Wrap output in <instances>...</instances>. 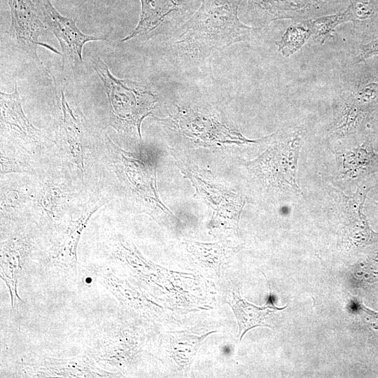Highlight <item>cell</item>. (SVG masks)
Listing matches in <instances>:
<instances>
[{
    "instance_id": "6da1fadb",
    "label": "cell",
    "mask_w": 378,
    "mask_h": 378,
    "mask_svg": "<svg viewBox=\"0 0 378 378\" xmlns=\"http://www.w3.org/2000/svg\"><path fill=\"white\" fill-rule=\"evenodd\" d=\"M241 0H202L183 26L176 43L193 55H206L234 43L250 41L262 27H251L238 18Z\"/></svg>"
},
{
    "instance_id": "7a4b0ae2",
    "label": "cell",
    "mask_w": 378,
    "mask_h": 378,
    "mask_svg": "<svg viewBox=\"0 0 378 378\" xmlns=\"http://www.w3.org/2000/svg\"><path fill=\"white\" fill-rule=\"evenodd\" d=\"M90 62L107 97L110 125L141 139V122L152 113L158 95L146 85L115 77L99 56L92 57Z\"/></svg>"
},
{
    "instance_id": "3957f363",
    "label": "cell",
    "mask_w": 378,
    "mask_h": 378,
    "mask_svg": "<svg viewBox=\"0 0 378 378\" xmlns=\"http://www.w3.org/2000/svg\"><path fill=\"white\" fill-rule=\"evenodd\" d=\"M281 138L255 160L246 164L248 171L267 187L301 194L296 181L297 166L304 132L280 131Z\"/></svg>"
},
{
    "instance_id": "277c9868",
    "label": "cell",
    "mask_w": 378,
    "mask_h": 378,
    "mask_svg": "<svg viewBox=\"0 0 378 378\" xmlns=\"http://www.w3.org/2000/svg\"><path fill=\"white\" fill-rule=\"evenodd\" d=\"M120 164L128 194L133 203L155 218H172V213L161 202L157 188L155 168L139 155L120 148L110 140Z\"/></svg>"
},
{
    "instance_id": "5b68a950",
    "label": "cell",
    "mask_w": 378,
    "mask_h": 378,
    "mask_svg": "<svg viewBox=\"0 0 378 378\" xmlns=\"http://www.w3.org/2000/svg\"><path fill=\"white\" fill-rule=\"evenodd\" d=\"M10 12V24L8 31L9 45L27 58L36 63L43 73L52 78L38 56V46H43L54 53L61 52L39 41L48 30L31 0H8Z\"/></svg>"
},
{
    "instance_id": "8992f818",
    "label": "cell",
    "mask_w": 378,
    "mask_h": 378,
    "mask_svg": "<svg viewBox=\"0 0 378 378\" xmlns=\"http://www.w3.org/2000/svg\"><path fill=\"white\" fill-rule=\"evenodd\" d=\"M41 17L48 30L57 39L62 57V69H68L76 80L83 74V49L89 41L106 40L102 35L83 33L74 19L60 14L50 0H35Z\"/></svg>"
},
{
    "instance_id": "52a82bcc",
    "label": "cell",
    "mask_w": 378,
    "mask_h": 378,
    "mask_svg": "<svg viewBox=\"0 0 378 378\" xmlns=\"http://www.w3.org/2000/svg\"><path fill=\"white\" fill-rule=\"evenodd\" d=\"M176 113L160 119L176 132L195 142L213 144H255L262 139L250 140L216 115L206 114L190 108L177 106Z\"/></svg>"
},
{
    "instance_id": "ba28073f",
    "label": "cell",
    "mask_w": 378,
    "mask_h": 378,
    "mask_svg": "<svg viewBox=\"0 0 378 378\" xmlns=\"http://www.w3.org/2000/svg\"><path fill=\"white\" fill-rule=\"evenodd\" d=\"M342 0H247V16L260 27L283 19L304 20L340 11Z\"/></svg>"
},
{
    "instance_id": "9c48e42d",
    "label": "cell",
    "mask_w": 378,
    "mask_h": 378,
    "mask_svg": "<svg viewBox=\"0 0 378 378\" xmlns=\"http://www.w3.org/2000/svg\"><path fill=\"white\" fill-rule=\"evenodd\" d=\"M174 158L181 172L195 188L199 197L212 209L211 226L237 230L245 200L239 194L204 178L197 171Z\"/></svg>"
},
{
    "instance_id": "30bf717a",
    "label": "cell",
    "mask_w": 378,
    "mask_h": 378,
    "mask_svg": "<svg viewBox=\"0 0 378 378\" xmlns=\"http://www.w3.org/2000/svg\"><path fill=\"white\" fill-rule=\"evenodd\" d=\"M0 103L1 135L29 152L41 148L43 135L26 116L16 82L12 92H0Z\"/></svg>"
},
{
    "instance_id": "8fae6325",
    "label": "cell",
    "mask_w": 378,
    "mask_h": 378,
    "mask_svg": "<svg viewBox=\"0 0 378 378\" xmlns=\"http://www.w3.org/2000/svg\"><path fill=\"white\" fill-rule=\"evenodd\" d=\"M61 116L58 128L59 139L77 169L83 174L86 150L93 135L91 127L84 116L76 112L60 89Z\"/></svg>"
},
{
    "instance_id": "7c38bea8",
    "label": "cell",
    "mask_w": 378,
    "mask_h": 378,
    "mask_svg": "<svg viewBox=\"0 0 378 378\" xmlns=\"http://www.w3.org/2000/svg\"><path fill=\"white\" fill-rule=\"evenodd\" d=\"M336 155L342 177L360 179L378 172V148L371 134L360 144Z\"/></svg>"
},
{
    "instance_id": "4fadbf2b",
    "label": "cell",
    "mask_w": 378,
    "mask_h": 378,
    "mask_svg": "<svg viewBox=\"0 0 378 378\" xmlns=\"http://www.w3.org/2000/svg\"><path fill=\"white\" fill-rule=\"evenodd\" d=\"M141 13L134 30L121 41L144 39L154 32L173 12L178 11L184 0H140Z\"/></svg>"
},
{
    "instance_id": "5bb4252c",
    "label": "cell",
    "mask_w": 378,
    "mask_h": 378,
    "mask_svg": "<svg viewBox=\"0 0 378 378\" xmlns=\"http://www.w3.org/2000/svg\"><path fill=\"white\" fill-rule=\"evenodd\" d=\"M374 116L375 114L357 104L347 92L340 100L331 133L343 136L363 131Z\"/></svg>"
},
{
    "instance_id": "9a60e30c",
    "label": "cell",
    "mask_w": 378,
    "mask_h": 378,
    "mask_svg": "<svg viewBox=\"0 0 378 378\" xmlns=\"http://www.w3.org/2000/svg\"><path fill=\"white\" fill-rule=\"evenodd\" d=\"M104 200L102 197H93L83 206L78 218L71 222L64 241L57 253L58 260L75 266L76 262V248L82 231L91 216L103 205Z\"/></svg>"
},
{
    "instance_id": "2e32d148",
    "label": "cell",
    "mask_w": 378,
    "mask_h": 378,
    "mask_svg": "<svg viewBox=\"0 0 378 378\" xmlns=\"http://www.w3.org/2000/svg\"><path fill=\"white\" fill-rule=\"evenodd\" d=\"M239 326L240 340L244 334L257 326L270 327L267 323L270 315L276 311L286 307L278 308L272 302H267L263 307H257L241 298L239 293H233L232 300L229 302Z\"/></svg>"
},
{
    "instance_id": "e0dca14e",
    "label": "cell",
    "mask_w": 378,
    "mask_h": 378,
    "mask_svg": "<svg viewBox=\"0 0 378 378\" xmlns=\"http://www.w3.org/2000/svg\"><path fill=\"white\" fill-rule=\"evenodd\" d=\"M64 183L59 180H48L39 191L36 203L41 210L51 218L59 214L67 200V190Z\"/></svg>"
},
{
    "instance_id": "ac0fdd59",
    "label": "cell",
    "mask_w": 378,
    "mask_h": 378,
    "mask_svg": "<svg viewBox=\"0 0 378 378\" xmlns=\"http://www.w3.org/2000/svg\"><path fill=\"white\" fill-rule=\"evenodd\" d=\"M311 36V30L304 20H300L289 26L275 43L281 55L287 57L300 50Z\"/></svg>"
},
{
    "instance_id": "d6986e66",
    "label": "cell",
    "mask_w": 378,
    "mask_h": 378,
    "mask_svg": "<svg viewBox=\"0 0 378 378\" xmlns=\"http://www.w3.org/2000/svg\"><path fill=\"white\" fill-rule=\"evenodd\" d=\"M312 32V36L320 43H323L331 36L335 27L347 22L348 18L344 10L312 19L304 20Z\"/></svg>"
},
{
    "instance_id": "ffe728a7",
    "label": "cell",
    "mask_w": 378,
    "mask_h": 378,
    "mask_svg": "<svg viewBox=\"0 0 378 378\" xmlns=\"http://www.w3.org/2000/svg\"><path fill=\"white\" fill-rule=\"evenodd\" d=\"M351 98L364 108L377 114L378 110V80H368L359 83L348 92Z\"/></svg>"
},
{
    "instance_id": "44dd1931",
    "label": "cell",
    "mask_w": 378,
    "mask_h": 378,
    "mask_svg": "<svg viewBox=\"0 0 378 378\" xmlns=\"http://www.w3.org/2000/svg\"><path fill=\"white\" fill-rule=\"evenodd\" d=\"M204 337L180 335L173 337L171 349L175 360L180 364L189 363Z\"/></svg>"
},
{
    "instance_id": "7402d4cb",
    "label": "cell",
    "mask_w": 378,
    "mask_h": 378,
    "mask_svg": "<svg viewBox=\"0 0 378 378\" xmlns=\"http://www.w3.org/2000/svg\"><path fill=\"white\" fill-rule=\"evenodd\" d=\"M23 195L19 189H1V210L16 209L20 207L24 202Z\"/></svg>"
},
{
    "instance_id": "603a6c76",
    "label": "cell",
    "mask_w": 378,
    "mask_h": 378,
    "mask_svg": "<svg viewBox=\"0 0 378 378\" xmlns=\"http://www.w3.org/2000/svg\"><path fill=\"white\" fill-rule=\"evenodd\" d=\"M24 165L19 160L7 152L5 149L1 150V173L5 174L8 173L26 172Z\"/></svg>"
},
{
    "instance_id": "cb8c5ba5",
    "label": "cell",
    "mask_w": 378,
    "mask_h": 378,
    "mask_svg": "<svg viewBox=\"0 0 378 378\" xmlns=\"http://www.w3.org/2000/svg\"><path fill=\"white\" fill-rule=\"evenodd\" d=\"M377 55H378V38L360 46L356 53L355 61L358 63Z\"/></svg>"
},
{
    "instance_id": "d4e9b609",
    "label": "cell",
    "mask_w": 378,
    "mask_h": 378,
    "mask_svg": "<svg viewBox=\"0 0 378 378\" xmlns=\"http://www.w3.org/2000/svg\"><path fill=\"white\" fill-rule=\"evenodd\" d=\"M360 309L365 313L368 323L378 332V313L368 309L363 304L360 305Z\"/></svg>"
},
{
    "instance_id": "484cf974",
    "label": "cell",
    "mask_w": 378,
    "mask_h": 378,
    "mask_svg": "<svg viewBox=\"0 0 378 378\" xmlns=\"http://www.w3.org/2000/svg\"><path fill=\"white\" fill-rule=\"evenodd\" d=\"M377 118L376 120L374 119V131H373V133H372V136L374 140V142H375V144L378 148V113H377ZM374 120V119H373Z\"/></svg>"
}]
</instances>
